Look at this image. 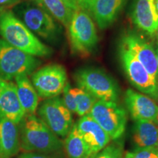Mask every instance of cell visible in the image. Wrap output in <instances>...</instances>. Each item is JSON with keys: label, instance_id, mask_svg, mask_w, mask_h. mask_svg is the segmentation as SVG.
Masks as SVG:
<instances>
[{"label": "cell", "instance_id": "2e32d148", "mask_svg": "<svg viewBox=\"0 0 158 158\" xmlns=\"http://www.w3.org/2000/svg\"><path fill=\"white\" fill-rule=\"evenodd\" d=\"M132 19L139 29L150 35L158 29V13L155 0H134Z\"/></svg>", "mask_w": 158, "mask_h": 158}, {"label": "cell", "instance_id": "d4e9b609", "mask_svg": "<svg viewBox=\"0 0 158 158\" xmlns=\"http://www.w3.org/2000/svg\"><path fill=\"white\" fill-rule=\"evenodd\" d=\"M71 86L68 82L63 90V98H62L64 106L72 114H76V102L75 97L72 92Z\"/></svg>", "mask_w": 158, "mask_h": 158}, {"label": "cell", "instance_id": "484cf974", "mask_svg": "<svg viewBox=\"0 0 158 158\" xmlns=\"http://www.w3.org/2000/svg\"><path fill=\"white\" fill-rule=\"evenodd\" d=\"M16 158H62L55 154H45L39 152H24L21 155H18Z\"/></svg>", "mask_w": 158, "mask_h": 158}, {"label": "cell", "instance_id": "7c38bea8", "mask_svg": "<svg viewBox=\"0 0 158 158\" xmlns=\"http://www.w3.org/2000/svg\"><path fill=\"white\" fill-rule=\"evenodd\" d=\"M122 44L138 59L153 78L158 80L157 57L152 45L133 35L124 36Z\"/></svg>", "mask_w": 158, "mask_h": 158}, {"label": "cell", "instance_id": "4dcf8cb0", "mask_svg": "<svg viewBox=\"0 0 158 158\" xmlns=\"http://www.w3.org/2000/svg\"><path fill=\"white\" fill-rule=\"evenodd\" d=\"M155 5L156 10H157V12L158 13V0H155Z\"/></svg>", "mask_w": 158, "mask_h": 158}, {"label": "cell", "instance_id": "3957f363", "mask_svg": "<svg viewBox=\"0 0 158 158\" xmlns=\"http://www.w3.org/2000/svg\"><path fill=\"white\" fill-rule=\"evenodd\" d=\"M40 64V61L35 56L12 46L0 38V78L12 81L19 76H29Z\"/></svg>", "mask_w": 158, "mask_h": 158}, {"label": "cell", "instance_id": "d6a6232c", "mask_svg": "<svg viewBox=\"0 0 158 158\" xmlns=\"http://www.w3.org/2000/svg\"><path fill=\"white\" fill-rule=\"evenodd\" d=\"M155 34H156V36H157V40H158V29H157V30L156 31Z\"/></svg>", "mask_w": 158, "mask_h": 158}, {"label": "cell", "instance_id": "8992f818", "mask_svg": "<svg viewBox=\"0 0 158 158\" xmlns=\"http://www.w3.org/2000/svg\"><path fill=\"white\" fill-rule=\"evenodd\" d=\"M13 13L31 32L43 38L53 39L57 34L56 23L40 3H20L13 8Z\"/></svg>", "mask_w": 158, "mask_h": 158}, {"label": "cell", "instance_id": "7a4b0ae2", "mask_svg": "<svg viewBox=\"0 0 158 158\" xmlns=\"http://www.w3.org/2000/svg\"><path fill=\"white\" fill-rule=\"evenodd\" d=\"M0 35L12 46L34 56H48L52 50L45 45L21 22L13 12L0 15Z\"/></svg>", "mask_w": 158, "mask_h": 158}, {"label": "cell", "instance_id": "cb8c5ba5", "mask_svg": "<svg viewBox=\"0 0 158 158\" xmlns=\"http://www.w3.org/2000/svg\"><path fill=\"white\" fill-rule=\"evenodd\" d=\"M158 147L147 148H135L133 151L127 152L124 158H157Z\"/></svg>", "mask_w": 158, "mask_h": 158}, {"label": "cell", "instance_id": "52a82bcc", "mask_svg": "<svg viewBox=\"0 0 158 158\" xmlns=\"http://www.w3.org/2000/svg\"><path fill=\"white\" fill-rule=\"evenodd\" d=\"M89 115L108 133L110 140L118 139L125 131L127 111L116 102L98 100Z\"/></svg>", "mask_w": 158, "mask_h": 158}, {"label": "cell", "instance_id": "9c48e42d", "mask_svg": "<svg viewBox=\"0 0 158 158\" xmlns=\"http://www.w3.org/2000/svg\"><path fill=\"white\" fill-rule=\"evenodd\" d=\"M31 83L40 98L58 97L68 83L67 71L59 64L45 65L31 74Z\"/></svg>", "mask_w": 158, "mask_h": 158}, {"label": "cell", "instance_id": "f1b7e54d", "mask_svg": "<svg viewBox=\"0 0 158 158\" xmlns=\"http://www.w3.org/2000/svg\"><path fill=\"white\" fill-rule=\"evenodd\" d=\"M19 0H0V7H2V6L10 5V4H13Z\"/></svg>", "mask_w": 158, "mask_h": 158}, {"label": "cell", "instance_id": "277c9868", "mask_svg": "<svg viewBox=\"0 0 158 158\" xmlns=\"http://www.w3.org/2000/svg\"><path fill=\"white\" fill-rule=\"evenodd\" d=\"M79 88L86 91L98 100L116 102L119 91L117 84L103 70L95 68L79 69L74 74Z\"/></svg>", "mask_w": 158, "mask_h": 158}, {"label": "cell", "instance_id": "ba28073f", "mask_svg": "<svg viewBox=\"0 0 158 158\" xmlns=\"http://www.w3.org/2000/svg\"><path fill=\"white\" fill-rule=\"evenodd\" d=\"M119 56L124 72L132 85L143 94L158 101V80L153 78L122 44L119 48Z\"/></svg>", "mask_w": 158, "mask_h": 158}, {"label": "cell", "instance_id": "d6986e66", "mask_svg": "<svg viewBox=\"0 0 158 158\" xmlns=\"http://www.w3.org/2000/svg\"><path fill=\"white\" fill-rule=\"evenodd\" d=\"M14 80L18 97L25 114H35L38 108L40 97L32 83L26 75L18 76Z\"/></svg>", "mask_w": 158, "mask_h": 158}, {"label": "cell", "instance_id": "6da1fadb", "mask_svg": "<svg viewBox=\"0 0 158 158\" xmlns=\"http://www.w3.org/2000/svg\"><path fill=\"white\" fill-rule=\"evenodd\" d=\"M19 127L21 149L23 152L55 154L62 149L59 137L35 114L25 115Z\"/></svg>", "mask_w": 158, "mask_h": 158}, {"label": "cell", "instance_id": "e0dca14e", "mask_svg": "<svg viewBox=\"0 0 158 158\" xmlns=\"http://www.w3.org/2000/svg\"><path fill=\"white\" fill-rule=\"evenodd\" d=\"M126 0H95L91 11L100 29H104L114 22Z\"/></svg>", "mask_w": 158, "mask_h": 158}, {"label": "cell", "instance_id": "ffe728a7", "mask_svg": "<svg viewBox=\"0 0 158 158\" xmlns=\"http://www.w3.org/2000/svg\"><path fill=\"white\" fill-rule=\"evenodd\" d=\"M63 147L67 158H90L92 155L89 148L79 134L76 124L65 137Z\"/></svg>", "mask_w": 158, "mask_h": 158}, {"label": "cell", "instance_id": "4fadbf2b", "mask_svg": "<svg viewBox=\"0 0 158 158\" xmlns=\"http://www.w3.org/2000/svg\"><path fill=\"white\" fill-rule=\"evenodd\" d=\"M76 125L92 155L100 152L110 143L109 135L89 114L81 116Z\"/></svg>", "mask_w": 158, "mask_h": 158}, {"label": "cell", "instance_id": "83f0119b", "mask_svg": "<svg viewBox=\"0 0 158 158\" xmlns=\"http://www.w3.org/2000/svg\"><path fill=\"white\" fill-rule=\"evenodd\" d=\"M62 1L65 5L70 7V9H72L73 10L76 11L80 10V7H79L78 2H77V0H62Z\"/></svg>", "mask_w": 158, "mask_h": 158}, {"label": "cell", "instance_id": "5b68a950", "mask_svg": "<svg viewBox=\"0 0 158 158\" xmlns=\"http://www.w3.org/2000/svg\"><path fill=\"white\" fill-rule=\"evenodd\" d=\"M68 36L73 52L81 56H87L98 42L95 26L85 10L74 12L68 27Z\"/></svg>", "mask_w": 158, "mask_h": 158}, {"label": "cell", "instance_id": "8fae6325", "mask_svg": "<svg viewBox=\"0 0 158 158\" xmlns=\"http://www.w3.org/2000/svg\"><path fill=\"white\" fill-rule=\"evenodd\" d=\"M124 102L134 120L147 119L158 124V105L152 98L129 89L125 92Z\"/></svg>", "mask_w": 158, "mask_h": 158}, {"label": "cell", "instance_id": "f546056e", "mask_svg": "<svg viewBox=\"0 0 158 158\" xmlns=\"http://www.w3.org/2000/svg\"><path fill=\"white\" fill-rule=\"evenodd\" d=\"M155 52H156V57H157V68H158V43H157V49H156Z\"/></svg>", "mask_w": 158, "mask_h": 158}, {"label": "cell", "instance_id": "836d02e7", "mask_svg": "<svg viewBox=\"0 0 158 158\" xmlns=\"http://www.w3.org/2000/svg\"></svg>", "mask_w": 158, "mask_h": 158}, {"label": "cell", "instance_id": "ac0fdd59", "mask_svg": "<svg viewBox=\"0 0 158 158\" xmlns=\"http://www.w3.org/2000/svg\"><path fill=\"white\" fill-rule=\"evenodd\" d=\"M132 140L135 148L158 147V124L147 119L135 120Z\"/></svg>", "mask_w": 158, "mask_h": 158}, {"label": "cell", "instance_id": "4316f807", "mask_svg": "<svg viewBox=\"0 0 158 158\" xmlns=\"http://www.w3.org/2000/svg\"><path fill=\"white\" fill-rule=\"evenodd\" d=\"M95 0H77V2L80 7V9L83 10H89L91 11L92 5Z\"/></svg>", "mask_w": 158, "mask_h": 158}, {"label": "cell", "instance_id": "603a6c76", "mask_svg": "<svg viewBox=\"0 0 158 158\" xmlns=\"http://www.w3.org/2000/svg\"><path fill=\"white\" fill-rule=\"evenodd\" d=\"M124 155L122 144L114 142L108 143L98 152L93 154L90 158H124Z\"/></svg>", "mask_w": 158, "mask_h": 158}, {"label": "cell", "instance_id": "7402d4cb", "mask_svg": "<svg viewBox=\"0 0 158 158\" xmlns=\"http://www.w3.org/2000/svg\"><path fill=\"white\" fill-rule=\"evenodd\" d=\"M76 102V114L79 116L89 114L98 100L93 95L81 88H71Z\"/></svg>", "mask_w": 158, "mask_h": 158}, {"label": "cell", "instance_id": "44dd1931", "mask_svg": "<svg viewBox=\"0 0 158 158\" xmlns=\"http://www.w3.org/2000/svg\"><path fill=\"white\" fill-rule=\"evenodd\" d=\"M37 2L64 27H68L75 11L65 5L62 0H37Z\"/></svg>", "mask_w": 158, "mask_h": 158}, {"label": "cell", "instance_id": "1f68e13d", "mask_svg": "<svg viewBox=\"0 0 158 158\" xmlns=\"http://www.w3.org/2000/svg\"><path fill=\"white\" fill-rule=\"evenodd\" d=\"M4 12H5V9L2 8V7H0V15L2 14Z\"/></svg>", "mask_w": 158, "mask_h": 158}, {"label": "cell", "instance_id": "5bb4252c", "mask_svg": "<svg viewBox=\"0 0 158 158\" xmlns=\"http://www.w3.org/2000/svg\"><path fill=\"white\" fill-rule=\"evenodd\" d=\"M25 115L15 83L0 78V116L19 124Z\"/></svg>", "mask_w": 158, "mask_h": 158}, {"label": "cell", "instance_id": "30bf717a", "mask_svg": "<svg viewBox=\"0 0 158 158\" xmlns=\"http://www.w3.org/2000/svg\"><path fill=\"white\" fill-rule=\"evenodd\" d=\"M38 116L53 133L59 138H65L73 125L72 113L59 97L45 99L37 108Z\"/></svg>", "mask_w": 158, "mask_h": 158}, {"label": "cell", "instance_id": "9a60e30c", "mask_svg": "<svg viewBox=\"0 0 158 158\" xmlns=\"http://www.w3.org/2000/svg\"><path fill=\"white\" fill-rule=\"evenodd\" d=\"M20 150L19 124L0 116V158H13Z\"/></svg>", "mask_w": 158, "mask_h": 158}]
</instances>
